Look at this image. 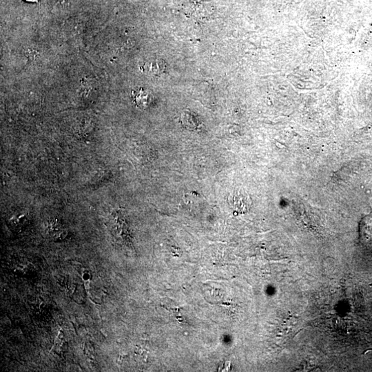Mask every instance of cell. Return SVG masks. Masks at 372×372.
<instances>
[{
	"label": "cell",
	"instance_id": "obj_7",
	"mask_svg": "<svg viewBox=\"0 0 372 372\" xmlns=\"http://www.w3.org/2000/svg\"><path fill=\"white\" fill-rule=\"evenodd\" d=\"M85 353L87 354V357L89 358L91 361H94V358H95V354H94V350H93V347L90 344H87L86 345L85 348Z\"/></svg>",
	"mask_w": 372,
	"mask_h": 372
},
{
	"label": "cell",
	"instance_id": "obj_6",
	"mask_svg": "<svg viewBox=\"0 0 372 372\" xmlns=\"http://www.w3.org/2000/svg\"><path fill=\"white\" fill-rule=\"evenodd\" d=\"M150 71H153L155 74H159L164 72L166 70V64L162 60H154L151 63H150Z\"/></svg>",
	"mask_w": 372,
	"mask_h": 372
},
{
	"label": "cell",
	"instance_id": "obj_3",
	"mask_svg": "<svg viewBox=\"0 0 372 372\" xmlns=\"http://www.w3.org/2000/svg\"><path fill=\"white\" fill-rule=\"evenodd\" d=\"M48 233L55 240H62L66 236L63 225L57 220L52 221L48 227Z\"/></svg>",
	"mask_w": 372,
	"mask_h": 372
},
{
	"label": "cell",
	"instance_id": "obj_9",
	"mask_svg": "<svg viewBox=\"0 0 372 372\" xmlns=\"http://www.w3.org/2000/svg\"><path fill=\"white\" fill-rule=\"evenodd\" d=\"M26 1H30V2H37L39 0H26Z\"/></svg>",
	"mask_w": 372,
	"mask_h": 372
},
{
	"label": "cell",
	"instance_id": "obj_1",
	"mask_svg": "<svg viewBox=\"0 0 372 372\" xmlns=\"http://www.w3.org/2000/svg\"><path fill=\"white\" fill-rule=\"evenodd\" d=\"M181 121L185 128L191 130H197L202 125L197 116L191 112H184L181 117Z\"/></svg>",
	"mask_w": 372,
	"mask_h": 372
},
{
	"label": "cell",
	"instance_id": "obj_4",
	"mask_svg": "<svg viewBox=\"0 0 372 372\" xmlns=\"http://www.w3.org/2000/svg\"><path fill=\"white\" fill-rule=\"evenodd\" d=\"M64 345H65V341H64V334L62 333V331H60V333L57 336V339H55L52 352L54 354L60 356L61 354L64 351Z\"/></svg>",
	"mask_w": 372,
	"mask_h": 372
},
{
	"label": "cell",
	"instance_id": "obj_8",
	"mask_svg": "<svg viewBox=\"0 0 372 372\" xmlns=\"http://www.w3.org/2000/svg\"><path fill=\"white\" fill-rule=\"evenodd\" d=\"M83 279L84 282H89V280H91V275L87 273H84L83 275Z\"/></svg>",
	"mask_w": 372,
	"mask_h": 372
},
{
	"label": "cell",
	"instance_id": "obj_5",
	"mask_svg": "<svg viewBox=\"0 0 372 372\" xmlns=\"http://www.w3.org/2000/svg\"><path fill=\"white\" fill-rule=\"evenodd\" d=\"M148 98H149V96H148V93L143 90L139 91L138 92L136 93L135 96H134L136 104L139 107H141V108L147 106L148 104Z\"/></svg>",
	"mask_w": 372,
	"mask_h": 372
},
{
	"label": "cell",
	"instance_id": "obj_2",
	"mask_svg": "<svg viewBox=\"0 0 372 372\" xmlns=\"http://www.w3.org/2000/svg\"><path fill=\"white\" fill-rule=\"evenodd\" d=\"M8 219L10 225L15 229H19L27 223L29 220V215L23 211H15Z\"/></svg>",
	"mask_w": 372,
	"mask_h": 372
}]
</instances>
